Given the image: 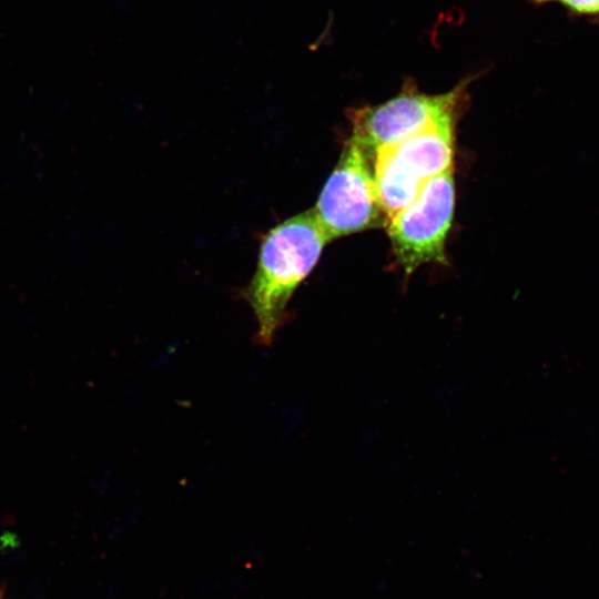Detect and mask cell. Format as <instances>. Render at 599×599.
Instances as JSON below:
<instances>
[{
	"mask_svg": "<svg viewBox=\"0 0 599 599\" xmlns=\"http://www.w3.org/2000/svg\"><path fill=\"white\" fill-rule=\"evenodd\" d=\"M328 241L313 210L281 222L264 236L256 270L242 291L257 324L256 344H272L287 321L291 297Z\"/></svg>",
	"mask_w": 599,
	"mask_h": 599,
	"instance_id": "obj_1",
	"label": "cell"
},
{
	"mask_svg": "<svg viewBox=\"0 0 599 599\" xmlns=\"http://www.w3.org/2000/svg\"><path fill=\"white\" fill-rule=\"evenodd\" d=\"M458 113L447 114L422 132L375 153L374 181L387 221L413 202L432 179L453 169Z\"/></svg>",
	"mask_w": 599,
	"mask_h": 599,
	"instance_id": "obj_2",
	"label": "cell"
},
{
	"mask_svg": "<svg viewBox=\"0 0 599 599\" xmlns=\"http://www.w3.org/2000/svg\"><path fill=\"white\" fill-rule=\"evenodd\" d=\"M374 155L352 133L313 209L328 240L386 226L374 173Z\"/></svg>",
	"mask_w": 599,
	"mask_h": 599,
	"instance_id": "obj_3",
	"label": "cell"
},
{
	"mask_svg": "<svg viewBox=\"0 0 599 599\" xmlns=\"http://www.w3.org/2000/svg\"><path fill=\"white\" fill-rule=\"evenodd\" d=\"M455 206L453 169L432 179L418 196L390 216L386 229L406 274L426 263H445V242Z\"/></svg>",
	"mask_w": 599,
	"mask_h": 599,
	"instance_id": "obj_4",
	"label": "cell"
},
{
	"mask_svg": "<svg viewBox=\"0 0 599 599\" xmlns=\"http://www.w3.org/2000/svg\"><path fill=\"white\" fill-rule=\"evenodd\" d=\"M471 79L460 81L441 94H427L406 81L394 98L373 106L353 110V134L375 153L427 129L447 114L459 112Z\"/></svg>",
	"mask_w": 599,
	"mask_h": 599,
	"instance_id": "obj_5",
	"label": "cell"
},
{
	"mask_svg": "<svg viewBox=\"0 0 599 599\" xmlns=\"http://www.w3.org/2000/svg\"><path fill=\"white\" fill-rule=\"evenodd\" d=\"M536 3L557 1L580 13H598L599 0H532Z\"/></svg>",
	"mask_w": 599,
	"mask_h": 599,
	"instance_id": "obj_6",
	"label": "cell"
}]
</instances>
